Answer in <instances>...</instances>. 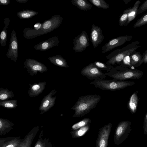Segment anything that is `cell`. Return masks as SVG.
I'll list each match as a JSON object with an SVG mask.
<instances>
[{"label":"cell","mask_w":147,"mask_h":147,"mask_svg":"<svg viewBox=\"0 0 147 147\" xmlns=\"http://www.w3.org/2000/svg\"><path fill=\"white\" fill-rule=\"evenodd\" d=\"M101 96L99 95L89 94L82 96L71 107V109L74 111L73 117H81L89 113L96 107L100 101Z\"/></svg>","instance_id":"1"},{"label":"cell","mask_w":147,"mask_h":147,"mask_svg":"<svg viewBox=\"0 0 147 147\" xmlns=\"http://www.w3.org/2000/svg\"><path fill=\"white\" fill-rule=\"evenodd\" d=\"M139 41H134L121 49H117L108 55L106 58L108 60L106 63L107 65H114L121 62L126 56L136 52V50L141 47Z\"/></svg>","instance_id":"2"},{"label":"cell","mask_w":147,"mask_h":147,"mask_svg":"<svg viewBox=\"0 0 147 147\" xmlns=\"http://www.w3.org/2000/svg\"><path fill=\"white\" fill-rule=\"evenodd\" d=\"M135 83L132 81L98 79L94 80L90 84L93 85L95 88L102 90H114L124 88Z\"/></svg>","instance_id":"3"},{"label":"cell","mask_w":147,"mask_h":147,"mask_svg":"<svg viewBox=\"0 0 147 147\" xmlns=\"http://www.w3.org/2000/svg\"><path fill=\"white\" fill-rule=\"evenodd\" d=\"M143 74V72L138 70L118 71L113 67L109 71L105 73L106 75L116 80L139 79L142 77Z\"/></svg>","instance_id":"4"},{"label":"cell","mask_w":147,"mask_h":147,"mask_svg":"<svg viewBox=\"0 0 147 147\" xmlns=\"http://www.w3.org/2000/svg\"><path fill=\"white\" fill-rule=\"evenodd\" d=\"M131 123L128 121H121L115 130L114 142L116 145L123 142L128 136L131 130Z\"/></svg>","instance_id":"5"},{"label":"cell","mask_w":147,"mask_h":147,"mask_svg":"<svg viewBox=\"0 0 147 147\" xmlns=\"http://www.w3.org/2000/svg\"><path fill=\"white\" fill-rule=\"evenodd\" d=\"M81 74L89 80L105 79L106 75L95 65L94 62L86 66L82 70Z\"/></svg>","instance_id":"6"},{"label":"cell","mask_w":147,"mask_h":147,"mask_svg":"<svg viewBox=\"0 0 147 147\" xmlns=\"http://www.w3.org/2000/svg\"><path fill=\"white\" fill-rule=\"evenodd\" d=\"M89 40L86 31H83L73 40V49L75 53H81L90 45Z\"/></svg>","instance_id":"7"},{"label":"cell","mask_w":147,"mask_h":147,"mask_svg":"<svg viewBox=\"0 0 147 147\" xmlns=\"http://www.w3.org/2000/svg\"><path fill=\"white\" fill-rule=\"evenodd\" d=\"M133 38L131 35H124L113 38L105 44L102 47L101 53H106L112 49L120 46L126 42L130 41Z\"/></svg>","instance_id":"8"},{"label":"cell","mask_w":147,"mask_h":147,"mask_svg":"<svg viewBox=\"0 0 147 147\" xmlns=\"http://www.w3.org/2000/svg\"><path fill=\"white\" fill-rule=\"evenodd\" d=\"M112 126V124L109 123L100 129L96 142V147H107Z\"/></svg>","instance_id":"9"},{"label":"cell","mask_w":147,"mask_h":147,"mask_svg":"<svg viewBox=\"0 0 147 147\" xmlns=\"http://www.w3.org/2000/svg\"><path fill=\"white\" fill-rule=\"evenodd\" d=\"M57 92L55 89H53L44 97L38 109L40 115L48 111L55 105L57 97L53 96Z\"/></svg>","instance_id":"10"},{"label":"cell","mask_w":147,"mask_h":147,"mask_svg":"<svg viewBox=\"0 0 147 147\" xmlns=\"http://www.w3.org/2000/svg\"><path fill=\"white\" fill-rule=\"evenodd\" d=\"M24 67L32 76L36 75L38 72L43 73L47 71V67L42 63L32 60H27L24 63Z\"/></svg>","instance_id":"11"},{"label":"cell","mask_w":147,"mask_h":147,"mask_svg":"<svg viewBox=\"0 0 147 147\" xmlns=\"http://www.w3.org/2000/svg\"><path fill=\"white\" fill-rule=\"evenodd\" d=\"M105 38L101 28L93 24L92 26L90 39L94 48L100 44Z\"/></svg>","instance_id":"12"},{"label":"cell","mask_w":147,"mask_h":147,"mask_svg":"<svg viewBox=\"0 0 147 147\" xmlns=\"http://www.w3.org/2000/svg\"><path fill=\"white\" fill-rule=\"evenodd\" d=\"M47 82L43 81L33 84H29V88L28 93L31 97H35L41 93L45 89Z\"/></svg>","instance_id":"13"},{"label":"cell","mask_w":147,"mask_h":147,"mask_svg":"<svg viewBox=\"0 0 147 147\" xmlns=\"http://www.w3.org/2000/svg\"><path fill=\"white\" fill-rule=\"evenodd\" d=\"M71 3L73 5L83 11L91 10L92 7L87 0H72Z\"/></svg>","instance_id":"14"},{"label":"cell","mask_w":147,"mask_h":147,"mask_svg":"<svg viewBox=\"0 0 147 147\" xmlns=\"http://www.w3.org/2000/svg\"><path fill=\"white\" fill-rule=\"evenodd\" d=\"M138 101L137 93L135 92L131 96L128 104V108L131 113H134L136 112Z\"/></svg>","instance_id":"15"},{"label":"cell","mask_w":147,"mask_h":147,"mask_svg":"<svg viewBox=\"0 0 147 147\" xmlns=\"http://www.w3.org/2000/svg\"><path fill=\"white\" fill-rule=\"evenodd\" d=\"M140 3L141 1L138 0L135 2L133 7H131L129 14L128 20L125 26H127L136 18L137 15L138 9Z\"/></svg>","instance_id":"16"},{"label":"cell","mask_w":147,"mask_h":147,"mask_svg":"<svg viewBox=\"0 0 147 147\" xmlns=\"http://www.w3.org/2000/svg\"><path fill=\"white\" fill-rule=\"evenodd\" d=\"M90 125L88 124L77 130L72 131L70 133L73 138H76L84 136L90 129Z\"/></svg>","instance_id":"17"},{"label":"cell","mask_w":147,"mask_h":147,"mask_svg":"<svg viewBox=\"0 0 147 147\" xmlns=\"http://www.w3.org/2000/svg\"><path fill=\"white\" fill-rule=\"evenodd\" d=\"M14 94L11 90L8 89L1 88H0V99L1 100H6L9 98H12Z\"/></svg>","instance_id":"18"},{"label":"cell","mask_w":147,"mask_h":147,"mask_svg":"<svg viewBox=\"0 0 147 147\" xmlns=\"http://www.w3.org/2000/svg\"><path fill=\"white\" fill-rule=\"evenodd\" d=\"M129 64L131 66L138 64L142 57L140 52H136L129 56Z\"/></svg>","instance_id":"19"},{"label":"cell","mask_w":147,"mask_h":147,"mask_svg":"<svg viewBox=\"0 0 147 147\" xmlns=\"http://www.w3.org/2000/svg\"><path fill=\"white\" fill-rule=\"evenodd\" d=\"M131 7L126 9L120 15L119 23L120 26H125L128 19L129 14Z\"/></svg>","instance_id":"20"},{"label":"cell","mask_w":147,"mask_h":147,"mask_svg":"<svg viewBox=\"0 0 147 147\" xmlns=\"http://www.w3.org/2000/svg\"><path fill=\"white\" fill-rule=\"evenodd\" d=\"M17 102L16 99L0 101V106L8 109H13L17 106Z\"/></svg>","instance_id":"21"},{"label":"cell","mask_w":147,"mask_h":147,"mask_svg":"<svg viewBox=\"0 0 147 147\" xmlns=\"http://www.w3.org/2000/svg\"><path fill=\"white\" fill-rule=\"evenodd\" d=\"M54 59L50 60V61L53 63L57 66L65 68L69 67L65 59L63 58L61 56H59Z\"/></svg>","instance_id":"22"},{"label":"cell","mask_w":147,"mask_h":147,"mask_svg":"<svg viewBox=\"0 0 147 147\" xmlns=\"http://www.w3.org/2000/svg\"><path fill=\"white\" fill-rule=\"evenodd\" d=\"M91 120L89 118H85L79 122L74 124L71 127V130L73 131L78 129L81 127L90 124L91 122Z\"/></svg>","instance_id":"23"},{"label":"cell","mask_w":147,"mask_h":147,"mask_svg":"<svg viewBox=\"0 0 147 147\" xmlns=\"http://www.w3.org/2000/svg\"><path fill=\"white\" fill-rule=\"evenodd\" d=\"M88 1L98 8L107 9L110 7L109 5L104 0H88Z\"/></svg>","instance_id":"24"},{"label":"cell","mask_w":147,"mask_h":147,"mask_svg":"<svg viewBox=\"0 0 147 147\" xmlns=\"http://www.w3.org/2000/svg\"><path fill=\"white\" fill-rule=\"evenodd\" d=\"M147 24V13L139 18L134 24V28H139Z\"/></svg>","instance_id":"25"},{"label":"cell","mask_w":147,"mask_h":147,"mask_svg":"<svg viewBox=\"0 0 147 147\" xmlns=\"http://www.w3.org/2000/svg\"><path fill=\"white\" fill-rule=\"evenodd\" d=\"M94 63L100 70H105L107 72L109 71L113 67L98 61H95Z\"/></svg>","instance_id":"26"},{"label":"cell","mask_w":147,"mask_h":147,"mask_svg":"<svg viewBox=\"0 0 147 147\" xmlns=\"http://www.w3.org/2000/svg\"><path fill=\"white\" fill-rule=\"evenodd\" d=\"M147 10V0L139 7L138 10L137 15H138Z\"/></svg>","instance_id":"27"},{"label":"cell","mask_w":147,"mask_h":147,"mask_svg":"<svg viewBox=\"0 0 147 147\" xmlns=\"http://www.w3.org/2000/svg\"><path fill=\"white\" fill-rule=\"evenodd\" d=\"M143 63L147 64V49L143 53L142 59L136 66H139Z\"/></svg>","instance_id":"28"},{"label":"cell","mask_w":147,"mask_h":147,"mask_svg":"<svg viewBox=\"0 0 147 147\" xmlns=\"http://www.w3.org/2000/svg\"><path fill=\"white\" fill-rule=\"evenodd\" d=\"M143 128L144 134L147 135V112L144 117Z\"/></svg>","instance_id":"29"},{"label":"cell","mask_w":147,"mask_h":147,"mask_svg":"<svg viewBox=\"0 0 147 147\" xmlns=\"http://www.w3.org/2000/svg\"><path fill=\"white\" fill-rule=\"evenodd\" d=\"M51 22L50 21H48L45 22L43 25V28L45 29H48L51 26Z\"/></svg>","instance_id":"30"},{"label":"cell","mask_w":147,"mask_h":147,"mask_svg":"<svg viewBox=\"0 0 147 147\" xmlns=\"http://www.w3.org/2000/svg\"><path fill=\"white\" fill-rule=\"evenodd\" d=\"M11 47L13 49H16L18 47V45L17 42L15 41H13L11 43Z\"/></svg>","instance_id":"31"},{"label":"cell","mask_w":147,"mask_h":147,"mask_svg":"<svg viewBox=\"0 0 147 147\" xmlns=\"http://www.w3.org/2000/svg\"><path fill=\"white\" fill-rule=\"evenodd\" d=\"M30 15L28 13H24L22 14V17L24 18H27L29 17Z\"/></svg>","instance_id":"32"},{"label":"cell","mask_w":147,"mask_h":147,"mask_svg":"<svg viewBox=\"0 0 147 147\" xmlns=\"http://www.w3.org/2000/svg\"><path fill=\"white\" fill-rule=\"evenodd\" d=\"M6 37V34L4 31H2L1 34L0 38L2 40H3Z\"/></svg>","instance_id":"33"},{"label":"cell","mask_w":147,"mask_h":147,"mask_svg":"<svg viewBox=\"0 0 147 147\" xmlns=\"http://www.w3.org/2000/svg\"><path fill=\"white\" fill-rule=\"evenodd\" d=\"M48 47V43L47 42H44L42 45V48L43 49H46Z\"/></svg>","instance_id":"34"},{"label":"cell","mask_w":147,"mask_h":147,"mask_svg":"<svg viewBox=\"0 0 147 147\" xmlns=\"http://www.w3.org/2000/svg\"><path fill=\"white\" fill-rule=\"evenodd\" d=\"M0 1L1 3L3 4L6 3L7 2V1L6 0H0Z\"/></svg>","instance_id":"35"},{"label":"cell","mask_w":147,"mask_h":147,"mask_svg":"<svg viewBox=\"0 0 147 147\" xmlns=\"http://www.w3.org/2000/svg\"><path fill=\"white\" fill-rule=\"evenodd\" d=\"M130 0H124L126 4H127Z\"/></svg>","instance_id":"36"},{"label":"cell","mask_w":147,"mask_h":147,"mask_svg":"<svg viewBox=\"0 0 147 147\" xmlns=\"http://www.w3.org/2000/svg\"><path fill=\"white\" fill-rule=\"evenodd\" d=\"M38 25H37V24H35V25H34V27H38Z\"/></svg>","instance_id":"37"},{"label":"cell","mask_w":147,"mask_h":147,"mask_svg":"<svg viewBox=\"0 0 147 147\" xmlns=\"http://www.w3.org/2000/svg\"></svg>","instance_id":"38"}]
</instances>
